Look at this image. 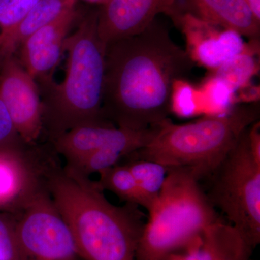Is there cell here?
Returning a JSON list of instances; mask_svg holds the SVG:
<instances>
[{
  "label": "cell",
  "instance_id": "277c9868",
  "mask_svg": "<svg viewBox=\"0 0 260 260\" xmlns=\"http://www.w3.org/2000/svg\"><path fill=\"white\" fill-rule=\"evenodd\" d=\"M259 119V103L241 104L224 115L205 116L187 124L168 119L156 126L145 148L126 158L185 169L200 181L215 172L242 133Z\"/></svg>",
  "mask_w": 260,
  "mask_h": 260
},
{
  "label": "cell",
  "instance_id": "484cf974",
  "mask_svg": "<svg viewBox=\"0 0 260 260\" xmlns=\"http://www.w3.org/2000/svg\"><path fill=\"white\" fill-rule=\"evenodd\" d=\"M249 146L254 158L260 162V122L256 121L248 128Z\"/></svg>",
  "mask_w": 260,
  "mask_h": 260
},
{
  "label": "cell",
  "instance_id": "e0dca14e",
  "mask_svg": "<svg viewBox=\"0 0 260 260\" xmlns=\"http://www.w3.org/2000/svg\"><path fill=\"white\" fill-rule=\"evenodd\" d=\"M259 40H249L245 49L216 69L211 75L222 80L235 94L239 89L251 83L259 70Z\"/></svg>",
  "mask_w": 260,
  "mask_h": 260
},
{
  "label": "cell",
  "instance_id": "3957f363",
  "mask_svg": "<svg viewBox=\"0 0 260 260\" xmlns=\"http://www.w3.org/2000/svg\"><path fill=\"white\" fill-rule=\"evenodd\" d=\"M97 20L98 11L90 13L67 37L64 80L38 85L42 103L43 135L50 143L78 126L111 124L102 113L106 47L98 34Z\"/></svg>",
  "mask_w": 260,
  "mask_h": 260
},
{
  "label": "cell",
  "instance_id": "52a82bcc",
  "mask_svg": "<svg viewBox=\"0 0 260 260\" xmlns=\"http://www.w3.org/2000/svg\"><path fill=\"white\" fill-rule=\"evenodd\" d=\"M52 145L0 147V213L17 215L43 194L61 167Z\"/></svg>",
  "mask_w": 260,
  "mask_h": 260
},
{
  "label": "cell",
  "instance_id": "5b68a950",
  "mask_svg": "<svg viewBox=\"0 0 260 260\" xmlns=\"http://www.w3.org/2000/svg\"><path fill=\"white\" fill-rule=\"evenodd\" d=\"M148 211L136 260H166L220 220L199 181L179 168L169 169L161 191Z\"/></svg>",
  "mask_w": 260,
  "mask_h": 260
},
{
  "label": "cell",
  "instance_id": "4fadbf2b",
  "mask_svg": "<svg viewBox=\"0 0 260 260\" xmlns=\"http://www.w3.org/2000/svg\"><path fill=\"white\" fill-rule=\"evenodd\" d=\"M177 0H109L98 11L97 31L104 45L148 28L157 15L168 13Z\"/></svg>",
  "mask_w": 260,
  "mask_h": 260
},
{
  "label": "cell",
  "instance_id": "44dd1931",
  "mask_svg": "<svg viewBox=\"0 0 260 260\" xmlns=\"http://www.w3.org/2000/svg\"><path fill=\"white\" fill-rule=\"evenodd\" d=\"M40 0H0V63L12 32Z\"/></svg>",
  "mask_w": 260,
  "mask_h": 260
},
{
  "label": "cell",
  "instance_id": "d4e9b609",
  "mask_svg": "<svg viewBox=\"0 0 260 260\" xmlns=\"http://www.w3.org/2000/svg\"><path fill=\"white\" fill-rule=\"evenodd\" d=\"M236 104H250L259 103L260 99V87L251 83L242 87L235 93Z\"/></svg>",
  "mask_w": 260,
  "mask_h": 260
},
{
  "label": "cell",
  "instance_id": "7a4b0ae2",
  "mask_svg": "<svg viewBox=\"0 0 260 260\" xmlns=\"http://www.w3.org/2000/svg\"><path fill=\"white\" fill-rule=\"evenodd\" d=\"M49 194L83 260H136L145 225L139 206L112 204L96 181L66 165L51 178Z\"/></svg>",
  "mask_w": 260,
  "mask_h": 260
},
{
  "label": "cell",
  "instance_id": "30bf717a",
  "mask_svg": "<svg viewBox=\"0 0 260 260\" xmlns=\"http://www.w3.org/2000/svg\"><path fill=\"white\" fill-rule=\"evenodd\" d=\"M155 133V127L132 130L112 124H87L70 129L51 143L66 165L74 167L95 150L108 147L119 149L126 157L145 148ZM125 157V158H126Z\"/></svg>",
  "mask_w": 260,
  "mask_h": 260
},
{
  "label": "cell",
  "instance_id": "8fae6325",
  "mask_svg": "<svg viewBox=\"0 0 260 260\" xmlns=\"http://www.w3.org/2000/svg\"><path fill=\"white\" fill-rule=\"evenodd\" d=\"M185 38L188 55L193 62L213 71L245 49L242 36L217 26L188 12L169 14Z\"/></svg>",
  "mask_w": 260,
  "mask_h": 260
},
{
  "label": "cell",
  "instance_id": "83f0119b",
  "mask_svg": "<svg viewBox=\"0 0 260 260\" xmlns=\"http://www.w3.org/2000/svg\"><path fill=\"white\" fill-rule=\"evenodd\" d=\"M83 1L87 2V3H92V4H99L104 5L109 0H83Z\"/></svg>",
  "mask_w": 260,
  "mask_h": 260
},
{
  "label": "cell",
  "instance_id": "6da1fadb",
  "mask_svg": "<svg viewBox=\"0 0 260 260\" xmlns=\"http://www.w3.org/2000/svg\"><path fill=\"white\" fill-rule=\"evenodd\" d=\"M194 63L156 20L143 31L106 48L104 119L116 127L145 130L169 119L173 84Z\"/></svg>",
  "mask_w": 260,
  "mask_h": 260
},
{
  "label": "cell",
  "instance_id": "ba28073f",
  "mask_svg": "<svg viewBox=\"0 0 260 260\" xmlns=\"http://www.w3.org/2000/svg\"><path fill=\"white\" fill-rule=\"evenodd\" d=\"M15 217L20 260H83L50 194Z\"/></svg>",
  "mask_w": 260,
  "mask_h": 260
},
{
  "label": "cell",
  "instance_id": "4316f807",
  "mask_svg": "<svg viewBox=\"0 0 260 260\" xmlns=\"http://www.w3.org/2000/svg\"><path fill=\"white\" fill-rule=\"evenodd\" d=\"M256 18L260 20V0H244Z\"/></svg>",
  "mask_w": 260,
  "mask_h": 260
},
{
  "label": "cell",
  "instance_id": "2e32d148",
  "mask_svg": "<svg viewBox=\"0 0 260 260\" xmlns=\"http://www.w3.org/2000/svg\"><path fill=\"white\" fill-rule=\"evenodd\" d=\"M76 2L77 0H40L12 32L5 46L4 59L14 56L25 39L74 8Z\"/></svg>",
  "mask_w": 260,
  "mask_h": 260
},
{
  "label": "cell",
  "instance_id": "cb8c5ba5",
  "mask_svg": "<svg viewBox=\"0 0 260 260\" xmlns=\"http://www.w3.org/2000/svg\"><path fill=\"white\" fill-rule=\"evenodd\" d=\"M26 144L21 139L4 103L0 99V147Z\"/></svg>",
  "mask_w": 260,
  "mask_h": 260
},
{
  "label": "cell",
  "instance_id": "9c48e42d",
  "mask_svg": "<svg viewBox=\"0 0 260 260\" xmlns=\"http://www.w3.org/2000/svg\"><path fill=\"white\" fill-rule=\"evenodd\" d=\"M0 99L24 143L39 144L43 135L40 90L15 56L0 63Z\"/></svg>",
  "mask_w": 260,
  "mask_h": 260
},
{
  "label": "cell",
  "instance_id": "9a60e30c",
  "mask_svg": "<svg viewBox=\"0 0 260 260\" xmlns=\"http://www.w3.org/2000/svg\"><path fill=\"white\" fill-rule=\"evenodd\" d=\"M186 11L217 26L259 40L260 20L244 0H187Z\"/></svg>",
  "mask_w": 260,
  "mask_h": 260
},
{
  "label": "cell",
  "instance_id": "8992f818",
  "mask_svg": "<svg viewBox=\"0 0 260 260\" xmlns=\"http://www.w3.org/2000/svg\"><path fill=\"white\" fill-rule=\"evenodd\" d=\"M248 128L213 173L208 198L255 248L260 242V162L251 153Z\"/></svg>",
  "mask_w": 260,
  "mask_h": 260
},
{
  "label": "cell",
  "instance_id": "7402d4cb",
  "mask_svg": "<svg viewBox=\"0 0 260 260\" xmlns=\"http://www.w3.org/2000/svg\"><path fill=\"white\" fill-rule=\"evenodd\" d=\"M171 113L180 117H190L199 114L196 86L186 79L175 80L170 100Z\"/></svg>",
  "mask_w": 260,
  "mask_h": 260
},
{
  "label": "cell",
  "instance_id": "d6986e66",
  "mask_svg": "<svg viewBox=\"0 0 260 260\" xmlns=\"http://www.w3.org/2000/svg\"><path fill=\"white\" fill-rule=\"evenodd\" d=\"M199 114L220 116L235 107L234 92L222 80L210 74L196 86Z\"/></svg>",
  "mask_w": 260,
  "mask_h": 260
},
{
  "label": "cell",
  "instance_id": "ffe728a7",
  "mask_svg": "<svg viewBox=\"0 0 260 260\" xmlns=\"http://www.w3.org/2000/svg\"><path fill=\"white\" fill-rule=\"evenodd\" d=\"M125 165L129 168L145 197L148 210L161 191L167 180L169 168L159 162L144 159H130Z\"/></svg>",
  "mask_w": 260,
  "mask_h": 260
},
{
  "label": "cell",
  "instance_id": "5bb4252c",
  "mask_svg": "<svg viewBox=\"0 0 260 260\" xmlns=\"http://www.w3.org/2000/svg\"><path fill=\"white\" fill-rule=\"evenodd\" d=\"M254 249L237 229L219 220L166 260H251Z\"/></svg>",
  "mask_w": 260,
  "mask_h": 260
},
{
  "label": "cell",
  "instance_id": "ac0fdd59",
  "mask_svg": "<svg viewBox=\"0 0 260 260\" xmlns=\"http://www.w3.org/2000/svg\"><path fill=\"white\" fill-rule=\"evenodd\" d=\"M99 174V179L96 182L103 190L114 193L128 204L138 205L148 209L145 197L125 164H116Z\"/></svg>",
  "mask_w": 260,
  "mask_h": 260
},
{
  "label": "cell",
  "instance_id": "7c38bea8",
  "mask_svg": "<svg viewBox=\"0 0 260 260\" xmlns=\"http://www.w3.org/2000/svg\"><path fill=\"white\" fill-rule=\"evenodd\" d=\"M78 16L74 7L32 34L19 47V61L38 85L52 80L64 52L65 40Z\"/></svg>",
  "mask_w": 260,
  "mask_h": 260
},
{
  "label": "cell",
  "instance_id": "603a6c76",
  "mask_svg": "<svg viewBox=\"0 0 260 260\" xmlns=\"http://www.w3.org/2000/svg\"><path fill=\"white\" fill-rule=\"evenodd\" d=\"M15 217L0 213V260H20Z\"/></svg>",
  "mask_w": 260,
  "mask_h": 260
}]
</instances>
